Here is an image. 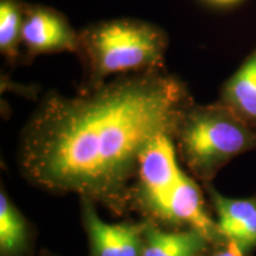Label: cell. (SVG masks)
Returning a JSON list of instances; mask_svg holds the SVG:
<instances>
[{
	"label": "cell",
	"instance_id": "8",
	"mask_svg": "<svg viewBox=\"0 0 256 256\" xmlns=\"http://www.w3.org/2000/svg\"><path fill=\"white\" fill-rule=\"evenodd\" d=\"M211 248L196 229H165L146 220L142 256H200Z\"/></svg>",
	"mask_w": 256,
	"mask_h": 256
},
{
	"label": "cell",
	"instance_id": "14",
	"mask_svg": "<svg viewBox=\"0 0 256 256\" xmlns=\"http://www.w3.org/2000/svg\"><path fill=\"white\" fill-rule=\"evenodd\" d=\"M40 256H55V255L50 254V252H42Z\"/></svg>",
	"mask_w": 256,
	"mask_h": 256
},
{
	"label": "cell",
	"instance_id": "1",
	"mask_svg": "<svg viewBox=\"0 0 256 256\" xmlns=\"http://www.w3.org/2000/svg\"><path fill=\"white\" fill-rule=\"evenodd\" d=\"M194 100L164 68L124 74L75 96L50 92L20 133L22 174L50 194H76L121 216L142 153L160 136L174 138Z\"/></svg>",
	"mask_w": 256,
	"mask_h": 256
},
{
	"label": "cell",
	"instance_id": "5",
	"mask_svg": "<svg viewBox=\"0 0 256 256\" xmlns=\"http://www.w3.org/2000/svg\"><path fill=\"white\" fill-rule=\"evenodd\" d=\"M22 46L24 48L23 60H28V63L40 55L76 54L78 48V31L56 8L25 2Z\"/></svg>",
	"mask_w": 256,
	"mask_h": 256
},
{
	"label": "cell",
	"instance_id": "13",
	"mask_svg": "<svg viewBox=\"0 0 256 256\" xmlns=\"http://www.w3.org/2000/svg\"><path fill=\"white\" fill-rule=\"evenodd\" d=\"M202 2H203L206 5L214 8L230 10L242 5L246 0H202Z\"/></svg>",
	"mask_w": 256,
	"mask_h": 256
},
{
	"label": "cell",
	"instance_id": "9",
	"mask_svg": "<svg viewBox=\"0 0 256 256\" xmlns=\"http://www.w3.org/2000/svg\"><path fill=\"white\" fill-rule=\"evenodd\" d=\"M218 101L256 130V48L223 83Z\"/></svg>",
	"mask_w": 256,
	"mask_h": 256
},
{
	"label": "cell",
	"instance_id": "3",
	"mask_svg": "<svg viewBox=\"0 0 256 256\" xmlns=\"http://www.w3.org/2000/svg\"><path fill=\"white\" fill-rule=\"evenodd\" d=\"M174 142L188 174L206 186L230 160L256 151V130L220 101L194 102L182 118Z\"/></svg>",
	"mask_w": 256,
	"mask_h": 256
},
{
	"label": "cell",
	"instance_id": "2",
	"mask_svg": "<svg viewBox=\"0 0 256 256\" xmlns=\"http://www.w3.org/2000/svg\"><path fill=\"white\" fill-rule=\"evenodd\" d=\"M168 34L158 25L136 18L92 23L78 31L76 55L84 70L81 89L102 84L112 76L165 66Z\"/></svg>",
	"mask_w": 256,
	"mask_h": 256
},
{
	"label": "cell",
	"instance_id": "4",
	"mask_svg": "<svg viewBox=\"0 0 256 256\" xmlns=\"http://www.w3.org/2000/svg\"><path fill=\"white\" fill-rule=\"evenodd\" d=\"M177 154L174 138H156L142 153L130 188V209L162 228H166L170 200L184 174Z\"/></svg>",
	"mask_w": 256,
	"mask_h": 256
},
{
	"label": "cell",
	"instance_id": "12",
	"mask_svg": "<svg viewBox=\"0 0 256 256\" xmlns=\"http://www.w3.org/2000/svg\"><path fill=\"white\" fill-rule=\"evenodd\" d=\"M200 256H250V252L242 250L232 243L226 242V244L212 247Z\"/></svg>",
	"mask_w": 256,
	"mask_h": 256
},
{
	"label": "cell",
	"instance_id": "11",
	"mask_svg": "<svg viewBox=\"0 0 256 256\" xmlns=\"http://www.w3.org/2000/svg\"><path fill=\"white\" fill-rule=\"evenodd\" d=\"M23 0H0V52L8 64L22 58L24 22Z\"/></svg>",
	"mask_w": 256,
	"mask_h": 256
},
{
	"label": "cell",
	"instance_id": "6",
	"mask_svg": "<svg viewBox=\"0 0 256 256\" xmlns=\"http://www.w3.org/2000/svg\"><path fill=\"white\" fill-rule=\"evenodd\" d=\"M82 223L90 256H142L146 220L107 223L98 217L95 203L81 198Z\"/></svg>",
	"mask_w": 256,
	"mask_h": 256
},
{
	"label": "cell",
	"instance_id": "10",
	"mask_svg": "<svg viewBox=\"0 0 256 256\" xmlns=\"http://www.w3.org/2000/svg\"><path fill=\"white\" fill-rule=\"evenodd\" d=\"M34 229L8 192H0V256H30L34 248Z\"/></svg>",
	"mask_w": 256,
	"mask_h": 256
},
{
	"label": "cell",
	"instance_id": "7",
	"mask_svg": "<svg viewBox=\"0 0 256 256\" xmlns=\"http://www.w3.org/2000/svg\"><path fill=\"white\" fill-rule=\"evenodd\" d=\"M204 188L226 242L252 254L256 248V196L229 198L218 194L211 184Z\"/></svg>",
	"mask_w": 256,
	"mask_h": 256
}]
</instances>
